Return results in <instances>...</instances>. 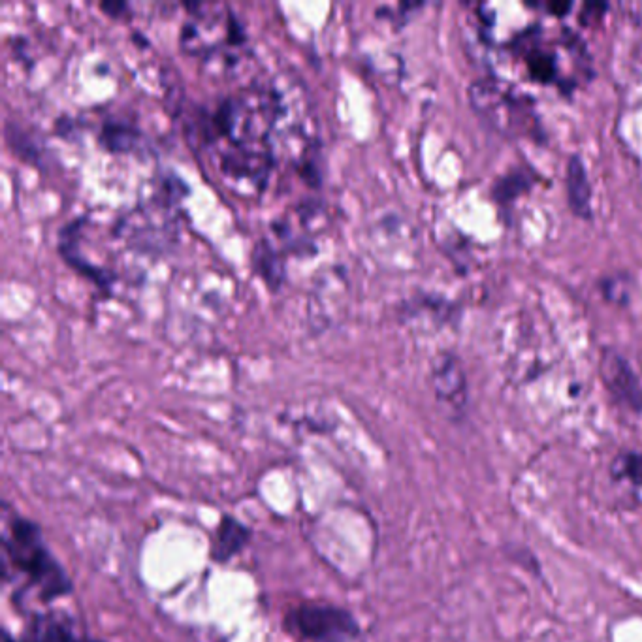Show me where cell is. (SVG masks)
<instances>
[{
    "label": "cell",
    "mask_w": 642,
    "mask_h": 642,
    "mask_svg": "<svg viewBox=\"0 0 642 642\" xmlns=\"http://www.w3.org/2000/svg\"><path fill=\"white\" fill-rule=\"evenodd\" d=\"M2 552L4 560L17 573L31 580L44 601H53L72 592V582L63 565L49 552L42 530L33 520L17 513L4 518Z\"/></svg>",
    "instance_id": "6da1fadb"
},
{
    "label": "cell",
    "mask_w": 642,
    "mask_h": 642,
    "mask_svg": "<svg viewBox=\"0 0 642 642\" xmlns=\"http://www.w3.org/2000/svg\"><path fill=\"white\" fill-rule=\"evenodd\" d=\"M183 179L164 177L153 198L138 208L121 215L113 232L144 253H164L179 236V215L176 208L183 198Z\"/></svg>",
    "instance_id": "7a4b0ae2"
},
{
    "label": "cell",
    "mask_w": 642,
    "mask_h": 642,
    "mask_svg": "<svg viewBox=\"0 0 642 642\" xmlns=\"http://www.w3.org/2000/svg\"><path fill=\"white\" fill-rule=\"evenodd\" d=\"M189 16L185 19L179 46L193 57H211L240 53L245 48V33L240 21L225 4L196 2L187 4Z\"/></svg>",
    "instance_id": "3957f363"
},
{
    "label": "cell",
    "mask_w": 642,
    "mask_h": 642,
    "mask_svg": "<svg viewBox=\"0 0 642 642\" xmlns=\"http://www.w3.org/2000/svg\"><path fill=\"white\" fill-rule=\"evenodd\" d=\"M475 112L507 136H543L530 98L516 95L507 85L492 80L475 81L469 89Z\"/></svg>",
    "instance_id": "277c9868"
},
{
    "label": "cell",
    "mask_w": 642,
    "mask_h": 642,
    "mask_svg": "<svg viewBox=\"0 0 642 642\" xmlns=\"http://www.w3.org/2000/svg\"><path fill=\"white\" fill-rule=\"evenodd\" d=\"M285 629L311 642H354L360 635L358 622L349 610L324 603H304L290 610Z\"/></svg>",
    "instance_id": "5b68a950"
},
{
    "label": "cell",
    "mask_w": 642,
    "mask_h": 642,
    "mask_svg": "<svg viewBox=\"0 0 642 642\" xmlns=\"http://www.w3.org/2000/svg\"><path fill=\"white\" fill-rule=\"evenodd\" d=\"M273 149H247V147H219V170L221 174L238 183H249L262 189L270 177L273 166Z\"/></svg>",
    "instance_id": "8992f818"
},
{
    "label": "cell",
    "mask_w": 642,
    "mask_h": 642,
    "mask_svg": "<svg viewBox=\"0 0 642 642\" xmlns=\"http://www.w3.org/2000/svg\"><path fill=\"white\" fill-rule=\"evenodd\" d=\"M599 371L610 396L616 402L622 403L624 407L635 413H642L641 381L622 354L612 349H605L601 354Z\"/></svg>",
    "instance_id": "52a82bcc"
},
{
    "label": "cell",
    "mask_w": 642,
    "mask_h": 642,
    "mask_svg": "<svg viewBox=\"0 0 642 642\" xmlns=\"http://www.w3.org/2000/svg\"><path fill=\"white\" fill-rule=\"evenodd\" d=\"M432 385L439 402L447 403L452 409L466 405V373L456 356L439 354L432 362Z\"/></svg>",
    "instance_id": "ba28073f"
},
{
    "label": "cell",
    "mask_w": 642,
    "mask_h": 642,
    "mask_svg": "<svg viewBox=\"0 0 642 642\" xmlns=\"http://www.w3.org/2000/svg\"><path fill=\"white\" fill-rule=\"evenodd\" d=\"M81 223H83V219H78V221H72V223H68L65 226V230L59 236L61 238L59 251L76 272L93 279L100 289H110L113 277L108 273V270H102L95 264H89L85 258H81L80 249H78V241H80L78 234H80Z\"/></svg>",
    "instance_id": "9c48e42d"
},
{
    "label": "cell",
    "mask_w": 642,
    "mask_h": 642,
    "mask_svg": "<svg viewBox=\"0 0 642 642\" xmlns=\"http://www.w3.org/2000/svg\"><path fill=\"white\" fill-rule=\"evenodd\" d=\"M98 142L112 153H140L147 149L144 132L125 119H106Z\"/></svg>",
    "instance_id": "30bf717a"
},
{
    "label": "cell",
    "mask_w": 642,
    "mask_h": 642,
    "mask_svg": "<svg viewBox=\"0 0 642 642\" xmlns=\"http://www.w3.org/2000/svg\"><path fill=\"white\" fill-rule=\"evenodd\" d=\"M567 202L573 213L582 219H592V185L580 155H571L567 164Z\"/></svg>",
    "instance_id": "8fae6325"
},
{
    "label": "cell",
    "mask_w": 642,
    "mask_h": 642,
    "mask_svg": "<svg viewBox=\"0 0 642 642\" xmlns=\"http://www.w3.org/2000/svg\"><path fill=\"white\" fill-rule=\"evenodd\" d=\"M251 539V531L232 516H223L211 543V558L217 563L230 562Z\"/></svg>",
    "instance_id": "7c38bea8"
},
{
    "label": "cell",
    "mask_w": 642,
    "mask_h": 642,
    "mask_svg": "<svg viewBox=\"0 0 642 642\" xmlns=\"http://www.w3.org/2000/svg\"><path fill=\"white\" fill-rule=\"evenodd\" d=\"M253 268L260 275V279L268 285V289L273 292L281 289V285L285 283V275H287L285 258L281 255V251L275 249L272 241L266 238H260L255 243Z\"/></svg>",
    "instance_id": "4fadbf2b"
},
{
    "label": "cell",
    "mask_w": 642,
    "mask_h": 642,
    "mask_svg": "<svg viewBox=\"0 0 642 642\" xmlns=\"http://www.w3.org/2000/svg\"><path fill=\"white\" fill-rule=\"evenodd\" d=\"M29 642H98L80 637L76 629L53 616L34 618L29 631Z\"/></svg>",
    "instance_id": "5bb4252c"
},
{
    "label": "cell",
    "mask_w": 642,
    "mask_h": 642,
    "mask_svg": "<svg viewBox=\"0 0 642 642\" xmlns=\"http://www.w3.org/2000/svg\"><path fill=\"white\" fill-rule=\"evenodd\" d=\"M526 65L533 80L550 83L558 78V57L548 49L539 48L533 44L530 51L526 53Z\"/></svg>",
    "instance_id": "9a60e30c"
},
{
    "label": "cell",
    "mask_w": 642,
    "mask_h": 642,
    "mask_svg": "<svg viewBox=\"0 0 642 642\" xmlns=\"http://www.w3.org/2000/svg\"><path fill=\"white\" fill-rule=\"evenodd\" d=\"M531 185V177L524 176V172H511L501 177L494 187V198L499 202H509L516 198L522 191H526Z\"/></svg>",
    "instance_id": "2e32d148"
},
{
    "label": "cell",
    "mask_w": 642,
    "mask_h": 642,
    "mask_svg": "<svg viewBox=\"0 0 642 642\" xmlns=\"http://www.w3.org/2000/svg\"><path fill=\"white\" fill-rule=\"evenodd\" d=\"M616 477L633 482L635 486H642V452H627L616 460L614 466Z\"/></svg>",
    "instance_id": "e0dca14e"
},
{
    "label": "cell",
    "mask_w": 642,
    "mask_h": 642,
    "mask_svg": "<svg viewBox=\"0 0 642 642\" xmlns=\"http://www.w3.org/2000/svg\"><path fill=\"white\" fill-rule=\"evenodd\" d=\"M100 8L112 17H121L119 14H123L125 10H129L130 4H127V2H102Z\"/></svg>",
    "instance_id": "ac0fdd59"
},
{
    "label": "cell",
    "mask_w": 642,
    "mask_h": 642,
    "mask_svg": "<svg viewBox=\"0 0 642 642\" xmlns=\"http://www.w3.org/2000/svg\"><path fill=\"white\" fill-rule=\"evenodd\" d=\"M573 8V4L571 2H552V4H546V10L548 12H552L554 16H563V14H567L569 10Z\"/></svg>",
    "instance_id": "d6986e66"
}]
</instances>
